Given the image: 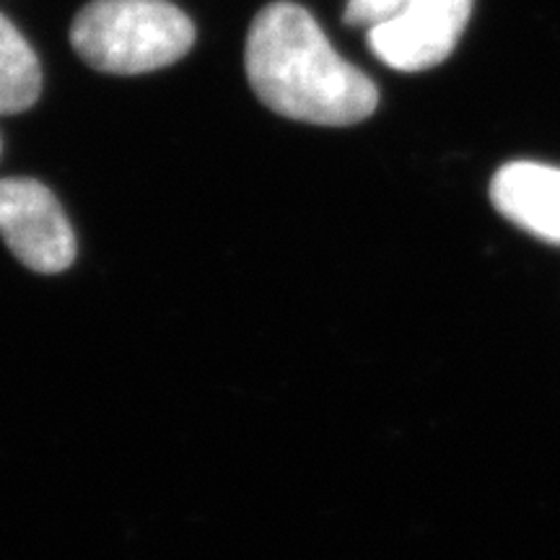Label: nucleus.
Masks as SVG:
<instances>
[{
  "mask_svg": "<svg viewBox=\"0 0 560 560\" xmlns=\"http://www.w3.org/2000/svg\"><path fill=\"white\" fill-rule=\"evenodd\" d=\"M0 236L19 262L42 276L68 270L79 249L66 210L37 179H0Z\"/></svg>",
  "mask_w": 560,
  "mask_h": 560,
  "instance_id": "nucleus-3",
  "label": "nucleus"
},
{
  "mask_svg": "<svg viewBox=\"0 0 560 560\" xmlns=\"http://www.w3.org/2000/svg\"><path fill=\"white\" fill-rule=\"evenodd\" d=\"M42 91L39 60L30 42L0 13V115L34 107Z\"/></svg>",
  "mask_w": 560,
  "mask_h": 560,
  "instance_id": "nucleus-6",
  "label": "nucleus"
},
{
  "mask_svg": "<svg viewBox=\"0 0 560 560\" xmlns=\"http://www.w3.org/2000/svg\"><path fill=\"white\" fill-rule=\"evenodd\" d=\"M405 0H348L342 21L348 26H376L402 9Z\"/></svg>",
  "mask_w": 560,
  "mask_h": 560,
  "instance_id": "nucleus-7",
  "label": "nucleus"
},
{
  "mask_svg": "<svg viewBox=\"0 0 560 560\" xmlns=\"http://www.w3.org/2000/svg\"><path fill=\"white\" fill-rule=\"evenodd\" d=\"M244 68L265 107L310 125H355L380 104L376 83L348 62L306 9L289 0L257 13Z\"/></svg>",
  "mask_w": 560,
  "mask_h": 560,
  "instance_id": "nucleus-1",
  "label": "nucleus"
},
{
  "mask_svg": "<svg viewBox=\"0 0 560 560\" xmlns=\"http://www.w3.org/2000/svg\"><path fill=\"white\" fill-rule=\"evenodd\" d=\"M472 0H405L402 9L369 30V47L384 66L418 73L444 62L457 47Z\"/></svg>",
  "mask_w": 560,
  "mask_h": 560,
  "instance_id": "nucleus-4",
  "label": "nucleus"
},
{
  "mask_svg": "<svg viewBox=\"0 0 560 560\" xmlns=\"http://www.w3.org/2000/svg\"><path fill=\"white\" fill-rule=\"evenodd\" d=\"M490 198L503 219L537 240L560 244V170L537 161H511L495 172Z\"/></svg>",
  "mask_w": 560,
  "mask_h": 560,
  "instance_id": "nucleus-5",
  "label": "nucleus"
},
{
  "mask_svg": "<svg viewBox=\"0 0 560 560\" xmlns=\"http://www.w3.org/2000/svg\"><path fill=\"white\" fill-rule=\"evenodd\" d=\"M0 151H3V145H0Z\"/></svg>",
  "mask_w": 560,
  "mask_h": 560,
  "instance_id": "nucleus-8",
  "label": "nucleus"
},
{
  "mask_svg": "<svg viewBox=\"0 0 560 560\" xmlns=\"http://www.w3.org/2000/svg\"><path fill=\"white\" fill-rule=\"evenodd\" d=\"M195 26L170 0H94L70 26V45L91 68L140 75L192 50Z\"/></svg>",
  "mask_w": 560,
  "mask_h": 560,
  "instance_id": "nucleus-2",
  "label": "nucleus"
}]
</instances>
